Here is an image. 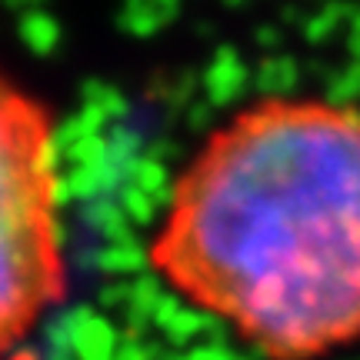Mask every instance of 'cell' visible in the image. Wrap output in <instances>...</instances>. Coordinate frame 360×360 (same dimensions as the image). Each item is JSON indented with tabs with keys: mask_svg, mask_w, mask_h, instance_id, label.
Segmentation results:
<instances>
[{
	"mask_svg": "<svg viewBox=\"0 0 360 360\" xmlns=\"http://www.w3.org/2000/svg\"><path fill=\"white\" fill-rule=\"evenodd\" d=\"M64 287L51 114L0 74V357H13V347L60 304Z\"/></svg>",
	"mask_w": 360,
	"mask_h": 360,
	"instance_id": "cell-2",
	"label": "cell"
},
{
	"mask_svg": "<svg viewBox=\"0 0 360 360\" xmlns=\"http://www.w3.org/2000/svg\"><path fill=\"white\" fill-rule=\"evenodd\" d=\"M0 360H27V357H17V354H13V357H0Z\"/></svg>",
	"mask_w": 360,
	"mask_h": 360,
	"instance_id": "cell-3",
	"label": "cell"
},
{
	"mask_svg": "<svg viewBox=\"0 0 360 360\" xmlns=\"http://www.w3.org/2000/svg\"><path fill=\"white\" fill-rule=\"evenodd\" d=\"M150 264L274 360L360 337V110L270 97L231 117L170 193Z\"/></svg>",
	"mask_w": 360,
	"mask_h": 360,
	"instance_id": "cell-1",
	"label": "cell"
}]
</instances>
